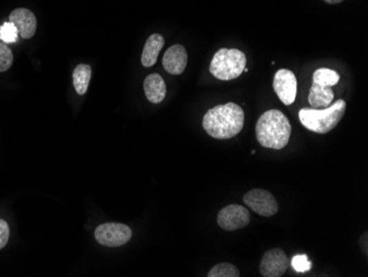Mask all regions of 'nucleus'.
I'll list each match as a JSON object with an SVG mask.
<instances>
[{"instance_id": "f8f14e48", "label": "nucleus", "mask_w": 368, "mask_h": 277, "mask_svg": "<svg viewBox=\"0 0 368 277\" xmlns=\"http://www.w3.org/2000/svg\"><path fill=\"white\" fill-rule=\"evenodd\" d=\"M143 90L149 102L154 104H159L167 95V86L165 80L158 73H152L148 75L143 83Z\"/></svg>"}, {"instance_id": "39448f33", "label": "nucleus", "mask_w": 368, "mask_h": 277, "mask_svg": "<svg viewBox=\"0 0 368 277\" xmlns=\"http://www.w3.org/2000/svg\"><path fill=\"white\" fill-rule=\"evenodd\" d=\"M132 236V229L123 223H104L95 230V239L104 247H121L128 243Z\"/></svg>"}, {"instance_id": "423d86ee", "label": "nucleus", "mask_w": 368, "mask_h": 277, "mask_svg": "<svg viewBox=\"0 0 368 277\" xmlns=\"http://www.w3.org/2000/svg\"><path fill=\"white\" fill-rule=\"evenodd\" d=\"M244 202L263 217H272L279 209L276 198L265 189L250 190L244 195Z\"/></svg>"}, {"instance_id": "6e6552de", "label": "nucleus", "mask_w": 368, "mask_h": 277, "mask_svg": "<svg viewBox=\"0 0 368 277\" xmlns=\"http://www.w3.org/2000/svg\"><path fill=\"white\" fill-rule=\"evenodd\" d=\"M249 221V211L239 204H229L222 209L217 216V223L225 231H236L245 228Z\"/></svg>"}, {"instance_id": "f257e3e1", "label": "nucleus", "mask_w": 368, "mask_h": 277, "mask_svg": "<svg viewBox=\"0 0 368 277\" xmlns=\"http://www.w3.org/2000/svg\"><path fill=\"white\" fill-rule=\"evenodd\" d=\"M245 113L235 103L217 105L206 112L203 117V128L211 137L216 140H231L242 132Z\"/></svg>"}, {"instance_id": "412c9836", "label": "nucleus", "mask_w": 368, "mask_h": 277, "mask_svg": "<svg viewBox=\"0 0 368 277\" xmlns=\"http://www.w3.org/2000/svg\"><path fill=\"white\" fill-rule=\"evenodd\" d=\"M10 236L8 223L5 220L0 219V250L7 245Z\"/></svg>"}, {"instance_id": "20e7f679", "label": "nucleus", "mask_w": 368, "mask_h": 277, "mask_svg": "<svg viewBox=\"0 0 368 277\" xmlns=\"http://www.w3.org/2000/svg\"><path fill=\"white\" fill-rule=\"evenodd\" d=\"M246 64V55L241 50L223 48L212 59L209 72L218 80L231 81L242 75Z\"/></svg>"}, {"instance_id": "4be33fe9", "label": "nucleus", "mask_w": 368, "mask_h": 277, "mask_svg": "<svg viewBox=\"0 0 368 277\" xmlns=\"http://www.w3.org/2000/svg\"><path fill=\"white\" fill-rule=\"evenodd\" d=\"M327 3H331V5H336V3H342L344 0H325Z\"/></svg>"}, {"instance_id": "9b49d317", "label": "nucleus", "mask_w": 368, "mask_h": 277, "mask_svg": "<svg viewBox=\"0 0 368 277\" xmlns=\"http://www.w3.org/2000/svg\"><path fill=\"white\" fill-rule=\"evenodd\" d=\"M187 53L181 44H174L163 55V64L165 71L172 75L183 73L187 68Z\"/></svg>"}, {"instance_id": "1a4fd4ad", "label": "nucleus", "mask_w": 368, "mask_h": 277, "mask_svg": "<svg viewBox=\"0 0 368 277\" xmlns=\"http://www.w3.org/2000/svg\"><path fill=\"white\" fill-rule=\"evenodd\" d=\"M290 267V258L281 249L267 251L261 258L260 274L264 277H281Z\"/></svg>"}, {"instance_id": "f03ea898", "label": "nucleus", "mask_w": 368, "mask_h": 277, "mask_svg": "<svg viewBox=\"0 0 368 277\" xmlns=\"http://www.w3.org/2000/svg\"><path fill=\"white\" fill-rule=\"evenodd\" d=\"M256 137L265 149L280 151L288 145L292 136V124L279 110H269L256 124Z\"/></svg>"}, {"instance_id": "dca6fc26", "label": "nucleus", "mask_w": 368, "mask_h": 277, "mask_svg": "<svg viewBox=\"0 0 368 277\" xmlns=\"http://www.w3.org/2000/svg\"><path fill=\"white\" fill-rule=\"evenodd\" d=\"M338 81H340V75L334 70L322 68V69L316 70L314 73V83L319 86L332 88L338 84Z\"/></svg>"}, {"instance_id": "6ab92c4d", "label": "nucleus", "mask_w": 368, "mask_h": 277, "mask_svg": "<svg viewBox=\"0 0 368 277\" xmlns=\"http://www.w3.org/2000/svg\"><path fill=\"white\" fill-rule=\"evenodd\" d=\"M14 62V55L10 48L3 42H0V72L9 70Z\"/></svg>"}, {"instance_id": "aec40b11", "label": "nucleus", "mask_w": 368, "mask_h": 277, "mask_svg": "<svg viewBox=\"0 0 368 277\" xmlns=\"http://www.w3.org/2000/svg\"><path fill=\"white\" fill-rule=\"evenodd\" d=\"M290 264H292L294 271L298 273L308 272L311 269V265H312V263L309 261L308 256H305V254L294 256L290 261Z\"/></svg>"}, {"instance_id": "f3484780", "label": "nucleus", "mask_w": 368, "mask_h": 277, "mask_svg": "<svg viewBox=\"0 0 368 277\" xmlns=\"http://www.w3.org/2000/svg\"><path fill=\"white\" fill-rule=\"evenodd\" d=\"M241 273L235 265L229 263H221L215 265L209 271V277H239Z\"/></svg>"}, {"instance_id": "2eb2a0df", "label": "nucleus", "mask_w": 368, "mask_h": 277, "mask_svg": "<svg viewBox=\"0 0 368 277\" xmlns=\"http://www.w3.org/2000/svg\"><path fill=\"white\" fill-rule=\"evenodd\" d=\"M92 77V68L88 64H79L73 72V84L79 95H84L88 92Z\"/></svg>"}, {"instance_id": "a211bd4d", "label": "nucleus", "mask_w": 368, "mask_h": 277, "mask_svg": "<svg viewBox=\"0 0 368 277\" xmlns=\"http://www.w3.org/2000/svg\"><path fill=\"white\" fill-rule=\"evenodd\" d=\"M18 29L11 21L3 22L0 27V40L3 44H14L18 40Z\"/></svg>"}, {"instance_id": "4468645a", "label": "nucleus", "mask_w": 368, "mask_h": 277, "mask_svg": "<svg viewBox=\"0 0 368 277\" xmlns=\"http://www.w3.org/2000/svg\"><path fill=\"white\" fill-rule=\"evenodd\" d=\"M334 99V92L330 86H322L316 83H312L310 93H309V103L311 106L320 108V107L330 106Z\"/></svg>"}, {"instance_id": "9d476101", "label": "nucleus", "mask_w": 368, "mask_h": 277, "mask_svg": "<svg viewBox=\"0 0 368 277\" xmlns=\"http://www.w3.org/2000/svg\"><path fill=\"white\" fill-rule=\"evenodd\" d=\"M9 21L16 26L21 38L31 39L36 35L37 18L29 9L18 8L11 11Z\"/></svg>"}, {"instance_id": "ddd939ff", "label": "nucleus", "mask_w": 368, "mask_h": 277, "mask_svg": "<svg viewBox=\"0 0 368 277\" xmlns=\"http://www.w3.org/2000/svg\"><path fill=\"white\" fill-rule=\"evenodd\" d=\"M163 46H165V39L159 33H154L149 37L141 55V64L146 68H150L157 64L158 57Z\"/></svg>"}, {"instance_id": "7ed1b4c3", "label": "nucleus", "mask_w": 368, "mask_h": 277, "mask_svg": "<svg viewBox=\"0 0 368 277\" xmlns=\"http://www.w3.org/2000/svg\"><path fill=\"white\" fill-rule=\"evenodd\" d=\"M347 111L344 99L338 101L323 110L303 108L299 112V120L305 128L316 134H327L338 126Z\"/></svg>"}, {"instance_id": "0eeeda50", "label": "nucleus", "mask_w": 368, "mask_h": 277, "mask_svg": "<svg viewBox=\"0 0 368 277\" xmlns=\"http://www.w3.org/2000/svg\"><path fill=\"white\" fill-rule=\"evenodd\" d=\"M297 77L290 70L281 69L276 72L272 88L283 104H294L297 96Z\"/></svg>"}]
</instances>
